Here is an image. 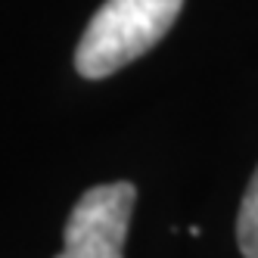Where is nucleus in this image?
Instances as JSON below:
<instances>
[{
	"instance_id": "nucleus-2",
	"label": "nucleus",
	"mask_w": 258,
	"mask_h": 258,
	"mask_svg": "<svg viewBox=\"0 0 258 258\" xmlns=\"http://www.w3.org/2000/svg\"><path fill=\"white\" fill-rule=\"evenodd\" d=\"M137 190L127 180L100 183L78 196L62 230V252L56 258H124Z\"/></svg>"
},
{
	"instance_id": "nucleus-1",
	"label": "nucleus",
	"mask_w": 258,
	"mask_h": 258,
	"mask_svg": "<svg viewBox=\"0 0 258 258\" xmlns=\"http://www.w3.org/2000/svg\"><path fill=\"white\" fill-rule=\"evenodd\" d=\"M183 0H106L87 22L75 69L84 78H109L153 50L174 25Z\"/></svg>"
},
{
	"instance_id": "nucleus-3",
	"label": "nucleus",
	"mask_w": 258,
	"mask_h": 258,
	"mask_svg": "<svg viewBox=\"0 0 258 258\" xmlns=\"http://www.w3.org/2000/svg\"><path fill=\"white\" fill-rule=\"evenodd\" d=\"M236 239H239V252H243V258H258V168H255L249 187H246L243 206H239Z\"/></svg>"
}]
</instances>
